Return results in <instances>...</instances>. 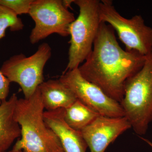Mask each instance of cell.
I'll return each instance as SVG.
<instances>
[{
  "label": "cell",
  "mask_w": 152,
  "mask_h": 152,
  "mask_svg": "<svg viewBox=\"0 0 152 152\" xmlns=\"http://www.w3.org/2000/svg\"><path fill=\"white\" fill-rule=\"evenodd\" d=\"M0 152H13L12 151V150H11V151H6Z\"/></svg>",
  "instance_id": "cell-19"
},
{
  "label": "cell",
  "mask_w": 152,
  "mask_h": 152,
  "mask_svg": "<svg viewBox=\"0 0 152 152\" xmlns=\"http://www.w3.org/2000/svg\"><path fill=\"white\" fill-rule=\"evenodd\" d=\"M120 104L134 132L145 134L152 122V51L142 67L126 82Z\"/></svg>",
  "instance_id": "cell-3"
},
{
  "label": "cell",
  "mask_w": 152,
  "mask_h": 152,
  "mask_svg": "<svg viewBox=\"0 0 152 152\" xmlns=\"http://www.w3.org/2000/svg\"><path fill=\"white\" fill-rule=\"evenodd\" d=\"M100 1L75 0L79 15L69 26V62L65 71L78 68L92 50L101 23Z\"/></svg>",
  "instance_id": "cell-4"
},
{
  "label": "cell",
  "mask_w": 152,
  "mask_h": 152,
  "mask_svg": "<svg viewBox=\"0 0 152 152\" xmlns=\"http://www.w3.org/2000/svg\"><path fill=\"white\" fill-rule=\"evenodd\" d=\"M34 0H0V5L7 8L17 15L29 13Z\"/></svg>",
  "instance_id": "cell-15"
},
{
  "label": "cell",
  "mask_w": 152,
  "mask_h": 152,
  "mask_svg": "<svg viewBox=\"0 0 152 152\" xmlns=\"http://www.w3.org/2000/svg\"><path fill=\"white\" fill-rule=\"evenodd\" d=\"M99 12L101 22L115 30L126 50L134 51L144 56L152 51V28L145 24L141 15H135L130 19L124 18L110 0L100 1Z\"/></svg>",
  "instance_id": "cell-5"
},
{
  "label": "cell",
  "mask_w": 152,
  "mask_h": 152,
  "mask_svg": "<svg viewBox=\"0 0 152 152\" xmlns=\"http://www.w3.org/2000/svg\"><path fill=\"white\" fill-rule=\"evenodd\" d=\"M10 83L0 70V104L7 100L10 92Z\"/></svg>",
  "instance_id": "cell-16"
},
{
  "label": "cell",
  "mask_w": 152,
  "mask_h": 152,
  "mask_svg": "<svg viewBox=\"0 0 152 152\" xmlns=\"http://www.w3.org/2000/svg\"><path fill=\"white\" fill-rule=\"evenodd\" d=\"M29 15L35 22L30 35L31 43L35 44L53 34L69 36V26L75 15L63 5L61 0H34Z\"/></svg>",
  "instance_id": "cell-7"
},
{
  "label": "cell",
  "mask_w": 152,
  "mask_h": 152,
  "mask_svg": "<svg viewBox=\"0 0 152 152\" xmlns=\"http://www.w3.org/2000/svg\"><path fill=\"white\" fill-rule=\"evenodd\" d=\"M75 0H63L62 3L63 5L66 8L69 9V8L72 9V4L74 3Z\"/></svg>",
  "instance_id": "cell-17"
},
{
  "label": "cell",
  "mask_w": 152,
  "mask_h": 152,
  "mask_svg": "<svg viewBox=\"0 0 152 152\" xmlns=\"http://www.w3.org/2000/svg\"><path fill=\"white\" fill-rule=\"evenodd\" d=\"M131 128L125 117L99 115L81 132L91 152H104L109 145Z\"/></svg>",
  "instance_id": "cell-9"
},
{
  "label": "cell",
  "mask_w": 152,
  "mask_h": 152,
  "mask_svg": "<svg viewBox=\"0 0 152 152\" xmlns=\"http://www.w3.org/2000/svg\"><path fill=\"white\" fill-rule=\"evenodd\" d=\"M14 152H23V151H17Z\"/></svg>",
  "instance_id": "cell-20"
},
{
  "label": "cell",
  "mask_w": 152,
  "mask_h": 152,
  "mask_svg": "<svg viewBox=\"0 0 152 152\" xmlns=\"http://www.w3.org/2000/svg\"><path fill=\"white\" fill-rule=\"evenodd\" d=\"M59 80L73 92L78 100L100 115L112 118L125 117L120 103L85 79L78 68L65 71Z\"/></svg>",
  "instance_id": "cell-8"
},
{
  "label": "cell",
  "mask_w": 152,
  "mask_h": 152,
  "mask_svg": "<svg viewBox=\"0 0 152 152\" xmlns=\"http://www.w3.org/2000/svg\"><path fill=\"white\" fill-rule=\"evenodd\" d=\"M145 58L122 48L113 29L101 22L92 50L78 70L85 79L121 103L126 82L142 67Z\"/></svg>",
  "instance_id": "cell-1"
},
{
  "label": "cell",
  "mask_w": 152,
  "mask_h": 152,
  "mask_svg": "<svg viewBox=\"0 0 152 152\" xmlns=\"http://www.w3.org/2000/svg\"><path fill=\"white\" fill-rule=\"evenodd\" d=\"M142 139L143 140H144V141H145L146 142H147L148 143V144L149 145H151V146L152 147V143L151 142H150L148 140H146V139H145L144 138Z\"/></svg>",
  "instance_id": "cell-18"
},
{
  "label": "cell",
  "mask_w": 152,
  "mask_h": 152,
  "mask_svg": "<svg viewBox=\"0 0 152 152\" xmlns=\"http://www.w3.org/2000/svg\"><path fill=\"white\" fill-rule=\"evenodd\" d=\"M45 107L39 88L28 99H18L15 118L21 130L13 152H64L56 135L44 118Z\"/></svg>",
  "instance_id": "cell-2"
},
{
  "label": "cell",
  "mask_w": 152,
  "mask_h": 152,
  "mask_svg": "<svg viewBox=\"0 0 152 152\" xmlns=\"http://www.w3.org/2000/svg\"><path fill=\"white\" fill-rule=\"evenodd\" d=\"M64 109L44 112L45 122L59 140L64 152H86L88 146L80 131L68 126L64 118Z\"/></svg>",
  "instance_id": "cell-10"
},
{
  "label": "cell",
  "mask_w": 152,
  "mask_h": 152,
  "mask_svg": "<svg viewBox=\"0 0 152 152\" xmlns=\"http://www.w3.org/2000/svg\"><path fill=\"white\" fill-rule=\"evenodd\" d=\"M24 25L21 19L7 8L0 5V40L5 36L8 28L12 31L23 30Z\"/></svg>",
  "instance_id": "cell-14"
},
{
  "label": "cell",
  "mask_w": 152,
  "mask_h": 152,
  "mask_svg": "<svg viewBox=\"0 0 152 152\" xmlns=\"http://www.w3.org/2000/svg\"><path fill=\"white\" fill-rule=\"evenodd\" d=\"M51 55L50 45L43 43L30 56L21 53L10 57L3 63L0 70L10 83L20 86L24 98L28 99L44 82V68Z\"/></svg>",
  "instance_id": "cell-6"
},
{
  "label": "cell",
  "mask_w": 152,
  "mask_h": 152,
  "mask_svg": "<svg viewBox=\"0 0 152 152\" xmlns=\"http://www.w3.org/2000/svg\"><path fill=\"white\" fill-rule=\"evenodd\" d=\"M43 104L47 111L66 109L77 99L73 92L59 80H50L38 87Z\"/></svg>",
  "instance_id": "cell-12"
},
{
  "label": "cell",
  "mask_w": 152,
  "mask_h": 152,
  "mask_svg": "<svg viewBox=\"0 0 152 152\" xmlns=\"http://www.w3.org/2000/svg\"><path fill=\"white\" fill-rule=\"evenodd\" d=\"M18 99L16 94H14L0 104V152L7 151L21 136L20 127L15 118Z\"/></svg>",
  "instance_id": "cell-11"
},
{
  "label": "cell",
  "mask_w": 152,
  "mask_h": 152,
  "mask_svg": "<svg viewBox=\"0 0 152 152\" xmlns=\"http://www.w3.org/2000/svg\"><path fill=\"white\" fill-rule=\"evenodd\" d=\"M99 115L77 99L69 107L64 109L65 122L72 129L80 132Z\"/></svg>",
  "instance_id": "cell-13"
}]
</instances>
